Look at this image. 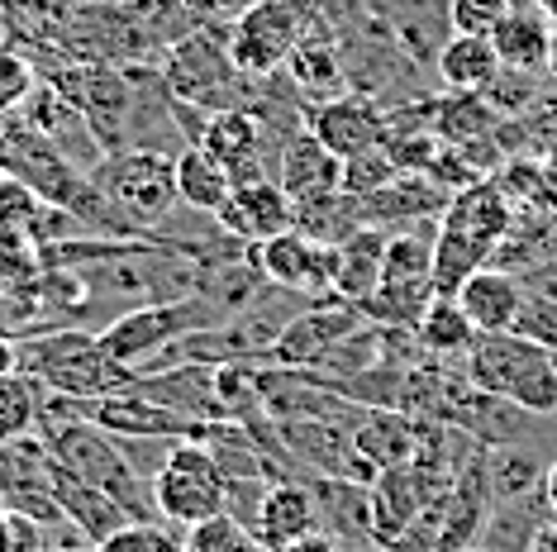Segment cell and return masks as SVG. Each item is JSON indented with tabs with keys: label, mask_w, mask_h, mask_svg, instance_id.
Listing matches in <instances>:
<instances>
[{
	"label": "cell",
	"mask_w": 557,
	"mask_h": 552,
	"mask_svg": "<svg viewBox=\"0 0 557 552\" xmlns=\"http://www.w3.org/2000/svg\"><path fill=\"white\" fill-rule=\"evenodd\" d=\"M39 410H44V386L29 372L0 376V443L39 429Z\"/></svg>",
	"instance_id": "cell-30"
},
{
	"label": "cell",
	"mask_w": 557,
	"mask_h": 552,
	"mask_svg": "<svg viewBox=\"0 0 557 552\" xmlns=\"http://www.w3.org/2000/svg\"><path fill=\"white\" fill-rule=\"evenodd\" d=\"M0 172L24 181L29 191H39L48 205H62V210H77L86 191H91V177H82V172L72 167L67 153H62L53 138L15 115L0 120Z\"/></svg>",
	"instance_id": "cell-9"
},
{
	"label": "cell",
	"mask_w": 557,
	"mask_h": 552,
	"mask_svg": "<svg viewBox=\"0 0 557 552\" xmlns=\"http://www.w3.org/2000/svg\"><path fill=\"white\" fill-rule=\"evenodd\" d=\"M276 186H282L296 205L324 200V196L344 191V158L329 153L310 129H290L282 153H276Z\"/></svg>",
	"instance_id": "cell-15"
},
{
	"label": "cell",
	"mask_w": 557,
	"mask_h": 552,
	"mask_svg": "<svg viewBox=\"0 0 557 552\" xmlns=\"http://www.w3.org/2000/svg\"><path fill=\"white\" fill-rule=\"evenodd\" d=\"M434 72L448 91H486L500 72V58L481 34H448L434 53Z\"/></svg>",
	"instance_id": "cell-24"
},
{
	"label": "cell",
	"mask_w": 557,
	"mask_h": 552,
	"mask_svg": "<svg viewBox=\"0 0 557 552\" xmlns=\"http://www.w3.org/2000/svg\"><path fill=\"white\" fill-rule=\"evenodd\" d=\"M230 191H234V177L200 143H186L176 153V196H182V205L200 210V215H220Z\"/></svg>",
	"instance_id": "cell-26"
},
{
	"label": "cell",
	"mask_w": 557,
	"mask_h": 552,
	"mask_svg": "<svg viewBox=\"0 0 557 552\" xmlns=\"http://www.w3.org/2000/svg\"><path fill=\"white\" fill-rule=\"evenodd\" d=\"M519 300H524V281H519L510 267H500V262H486V267H476L458 286V305L467 310V319L476 324V334H505V329H515Z\"/></svg>",
	"instance_id": "cell-20"
},
{
	"label": "cell",
	"mask_w": 557,
	"mask_h": 552,
	"mask_svg": "<svg viewBox=\"0 0 557 552\" xmlns=\"http://www.w3.org/2000/svg\"><path fill=\"white\" fill-rule=\"evenodd\" d=\"M262 129H268L262 115H252L248 105H230V110L206 115V129H200L196 143L206 148V153L220 162L238 186V181L262 177Z\"/></svg>",
	"instance_id": "cell-16"
},
{
	"label": "cell",
	"mask_w": 557,
	"mask_h": 552,
	"mask_svg": "<svg viewBox=\"0 0 557 552\" xmlns=\"http://www.w3.org/2000/svg\"><path fill=\"white\" fill-rule=\"evenodd\" d=\"M362 200V224L376 229H405L414 219H438L448 210V191L429 177V172H400L396 181H386L382 191L358 196Z\"/></svg>",
	"instance_id": "cell-17"
},
{
	"label": "cell",
	"mask_w": 557,
	"mask_h": 552,
	"mask_svg": "<svg viewBox=\"0 0 557 552\" xmlns=\"http://www.w3.org/2000/svg\"><path fill=\"white\" fill-rule=\"evenodd\" d=\"M382 258H386V229L362 224L344 243H334V300L362 305L382 281Z\"/></svg>",
	"instance_id": "cell-22"
},
{
	"label": "cell",
	"mask_w": 557,
	"mask_h": 552,
	"mask_svg": "<svg viewBox=\"0 0 557 552\" xmlns=\"http://www.w3.org/2000/svg\"><path fill=\"white\" fill-rule=\"evenodd\" d=\"M534 5H539V10H543V15H548V20L557 24V0H534Z\"/></svg>",
	"instance_id": "cell-43"
},
{
	"label": "cell",
	"mask_w": 557,
	"mask_h": 552,
	"mask_svg": "<svg viewBox=\"0 0 557 552\" xmlns=\"http://www.w3.org/2000/svg\"><path fill=\"white\" fill-rule=\"evenodd\" d=\"M206 324H220V315H214V305L196 291V296L148 300V305L124 310V315L110 319L96 338H100V348L120 362V367H129L138 376L148 367V357H153V353H162V348L176 343L182 334L206 329Z\"/></svg>",
	"instance_id": "cell-6"
},
{
	"label": "cell",
	"mask_w": 557,
	"mask_h": 552,
	"mask_svg": "<svg viewBox=\"0 0 557 552\" xmlns=\"http://www.w3.org/2000/svg\"><path fill=\"white\" fill-rule=\"evenodd\" d=\"M34 86H39L34 62L24 53H15V48H0V120L15 115L24 100L34 96Z\"/></svg>",
	"instance_id": "cell-36"
},
{
	"label": "cell",
	"mask_w": 557,
	"mask_h": 552,
	"mask_svg": "<svg viewBox=\"0 0 557 552\" xmlns=\"http://www.w3.org/2000/svg\"><path fill=\"white\" fill-rule=\"evenodd\" d=\"M244 72L234 67L230 43H214L210 34H186L172 43L168 67H162V91L182 105H200L206 115L238 105L234 86Z\"/></svg>",
	"instance_id": "cell-10"
},
{
	"label": "cell",
	"mask_w": 557,
	"mask_h": 552,
	"mask_svg": "<svg viewBox=\"0 0 557 552\" xmlns=\"http://www.w3.org/2000/svg\"><path fill=\"white\" fill-rule=\"evenodd\" d=\"M434 296V238H424L420 229H386L382 281L358 310L372 324L414 329V319L424 315V305Z\"/></svg>",
	"instance_id": "cell-5"
},
{
	"label": "cell",
	"mask_w": 557,
	"mask_h": 552,
	"mask_svg": "<svg viewBox=\"0 0 557 552\" xmlns=\"http://www.w3.org/2000/svg\"><path fill=\"white\" fill-rule=\"evenodd\" d=\"M44 552H91V548H44Z\"/></svg>",
	"instance_id": "cell-44"
},
{
	"label": "cell",
	"mask_w": 557,
	"mask_h": 552,
	"mask_svg": "<svg viewBox=\"0 0 557 552\" xmlns=\"http://www.w3.org/2000/svg\"><path fill=\"white\" fill-rule=\"evenodd\" d=\"M220 229L238 238V243H268V238L296 229V200H290L276 177H258V181H238L230 200L220 205Z\"/></svg>",
	"instance_id": "cell-14"
},
{
	"label": "cell",
	"mask_w": 557,
	"mask_h": 552,
	"mask_svg": "<svg viewBox=\"0 0 557 552\" xmlns=\"http://www.w3.org/2000/svg\"><path fill=\"white\" fill-rule=\"evenodd\" d=\"M67 219H72V210L48 205L39 191H29L24 181L0 172V234H20L34 248H44V243H53V224H67Z\"/></svg>",
	"instance_id": "cell-25"
},
{
	"label": "cell",
	"mask_w": 557,
	"mask_h": 552,
	"mask_svg": "<svg viewBox=\"0 0 557 552\" xmlns=\"http://www.w3.org/2000/svg\"><path fill=\"white\" fill-rule=\"evenodd\" d=\"M91 552H186V534L168 519H129Z\"/></svg>",
	"instance_id": "cell-31"
},
{
	"label": "cell",
	"mask_w": 557,
	"mask_h": 552,
	"mask_svg": "<svg viewBox=\"0 0 557 552\" xmlns=\"http://www.w3.org/2000/svg\"><path fill=\"white\" fill-rule=\"evenodd\" d=\"M515 5H519V0H515Z\"/></svg>",
	"instance_id": "cell-45"
},
{
	"label": "cell",
	"mask_w": 557,
	"mask_h": 552,
	"mask_svg": "<svg viewBox=\"0 0 557 552\" xmlns=\"http://www.w3.org/2000/svg\"><path fill=\"white\" fill-rule=\"evenodd\" d=\"M86 177L120 210V219L134 234L158 229L182 205V196H176V158L162 153V148H120V153H106L96 162V172H86Z\"/></svg>",
	"instance_id": "cell-3"
},
{
	"label": "cell",
	"mask_w": 557,
	"mask_h": 552,
	"mask_svg": "<svg viewBox=\"0 0 557 552\" xmlns=\"http://www.w3.org/2000/svg\"><path fill=\"white\" fill-rule=\"evenodd\" d=\"M324 0H252L230 29V58L244 77H272L314 24Z\"/></svg>",
	"instance_id": "cell-8"
},
{
	"label": "cell",
	"mask_w": 557,
	"mask_h": 552,
	"mask_svg": "<svg viewBox=\"0 0 557 552\" xmlns=\"http://www.w3.org/2000/svg\"><path fill=\"white\" fill-rule=\"evenodd\" d=\"M548 77L557 81V24H553V43H548Z\"/></svg>",
	"instance_id": "cell-42"
},
{
	"label": "cell",
	"mask_w": 557,
	"mask_h": 552,
	"mask_svg": "<svg viewBox=\"0 0 557 552\" xmlns=\"http://www.w3.org/2000/svg\"><path fill=\"white\" fill-rule=\"evenodd\" d=\"M462 376L529 414H557V353L529 343L524 334H476L462 353Z\"/></svg>",
	"instance_id": "cell-1"
},
{
	"label": "cell",
	"mask_w": 557,
	"mask_h": 552,
	"mask_svg": "<svg viewBox=\"0 0 557 552\" xmlns=\"http://www.w3.org/2000/svg\"><path fill=\"white\" fill-rule=\"evenodd\" d=\"M276 552H344V548H338V538H334V534L314 529V534L296 538V543H286V548H276Z\"/></svg>",
	"instance_id": "cell-38"
},
{
	"label": "cell",
	"mask_w": 557,
	"mask_h": 552,
	"mask_svg": "<svg viewBox=\"0 0 557 552\" xmlns=\"http://www.w3.org/2000/svg\"><path fill=\"white\" fill-rule=\"evenodd\" d=\"M534 552H557V519H548V524H543V534H539Z\"/></svg>",
	"instance_id": "cell-41"
},
{
	"label": "cell",
	"mask_w": 557,
	"mask_h": 552,
	"mask_svg": "<svg viewBox=\"0 0 557 552\" xmlns=\"http://www.w3.org/2000/svg\"><path fill=\"white\" fill-rule=\"evenodd\" d=\"M48 491H53V500L62 505V514H67V524L77 529L86 543H100V538H110L120 529V524H129V514H124V505H115L106 491H96V486H86L82 476H72L62 462H53V453H48Z\"/></svg>",
	"instance_id": "cell-19"
},
{
	"label": "cell",
	"mask_w": 557,
	"mask_h": 552,
	"mask_svg": "<svg viewBox=\"0 0 557 552\" xmlns=\"http://www.w3.org/2000/svg\"><path fill=\"white\" fill-rule=\"evenodd\" d=\"M539 77H543V72H515V67H500V72H496V81H491L481 96H486L491 105H496V115H500V120L524 115V110H534V105H539Z\"/></svg>",
	"instance_id": "cell-34"
},
{
	"label": "cell",
	"mask_w": 557,
	"mask_h": 552,
	"mask_svg": "<svg viewBox=\"0 0 557 552\" xmlns=\"http://www.w3.org/2000/svg\"><path fill=\"white\" fill-rule=\"evenodd\" d=\"M186 552H268L258 543V534L248 524H238L234 514H214V519L186 529Z\"/></svg>",
	"instance_id": "cell-32"
},
{
	"label": "cell",
	"mask_w": 557,
	"mask_h": 552,
	"mask_svg": "<svg viewBox=\"0 0 557 552\" xmlns=\"http://www.w3.org/2000/svg\"><path fill=\"white\" fill-rule=\"evenodd\" d=\"M548 43H553V20L543 15L534 0L510 5V15L491 34L500 67H515V72H548Z\"/></svg>",
	"instance_id": "cell-21"
},
{
	"label": "cell",
	"mask_w": 557,
	"mask_h": 552,
	"mask_svg": "<svg viewBox=\"0 0 557 552\" xmlns=\"http://www.w3.org/2000/svg\"><path fill=\"white\" fill-rule=\"evenodd\" d=\"M286 72H290V86H296L310 105H314V100H329V96H344V86H348L344 58H338V48L329 43L314 24L300 34V43L290 48Z\"/></svg>",
	"instance_id": "cell-23"
},
{
	"label": "cell",
	"mask_w": 557,
	"mask_h": 552,
	"mask_svg": "<svg viewBox=\"0 0 557 552\" xmlns=\"http://www.w3.org/2000/svg\"><path fill=\"white\" fill-rule=\"evenodd\" d=\"M476 338V324L467 319L458 296H434L424 305V315L414 319V343L434 357H462Z\"/></svg>",
	"instance_id": "cell-27"
},
{
	"label": "cell",
	"mask_w": 557,
	"mask_h": 552,
	"mask_svg": "<svg viewBox=\"0 0 557 552\" xmlns=\"http://www.w3.org/2000/svg\"><path fill=\"white\" fill-rule=\"evenodd\" d=\"M510 5H515V0H448V29L491 39V34H496V24L510 15Z\"/></svg>",
	"instance_id": "cell-37"
},
{
	"label": "cell",
	"mask_w": 557,
	"mask_h": 552,
	"mask_svg": "<svg viewBox=\"0 0 557 552\" xmlns=\"http://www.w3.org/2000/svg\"><path fill=\"white\" fill-rule=\"evenodd\" d=\"M248 529L258 534V543L268 552L314 534L320 529V500H314V486H306V481H272L268 491H262L258 514H252Z\"/></svg>",
	"instance_id": "cell-18"
},
{
	"label": "cell",
	"mask_w": 557,
	"mask_h": 552,
	"mask_svg": "<svg viewBox=\"0 0 557 552\" xmlns=\"http://www.w3.org/2000/svg\"><path fill=\"white\" fill-rule=\"evenodd\" d=\"M543 472H548V462H543L539 453H529V448H519V443H496L486 453V481H491V495L496 500L539 495Z\"/></svg>",
	"instance_id": "cell-28"
},
{
	"label": "cell",
	"mask_w": 557,
	"mask_h": 552,
	"mask_svg": "<svg viewBox=\"0 0 557 552\" xmlns=\"http://www.w3.org/2000/svg\"><path fill=\"white\" fill-rule=\"evenodd\" d=\"M20 372H29L44 391L67 396V400H100L134 381V372L120 367L100 348V338L82 329L34 334L29 343H20Z\"/></svg>",
	"instance_id": "cell-2"
},
{
	"label": "cell",
	"mask_w": 557,
	"mask_h": 552,
	"mask_svg": "<svg viewBox=\"0 0 557 552\" xmlns=\"http://www.w3.org/2000/svg\"><path fill=\"white\" fill-rule=\"evenodd\" d=\"M252 267L268 276L272 286H282V291H324V296H334V248L314 243V238L300 234V229H286V234L268 238V243H258Z\"/></svg>",
	"instance_id": "cell-13"
},
{
	"label": "cell",
	"mask_w": 557,
	"mask_h": 552,
	"mask_svg": "<svg viewBox=\"0 0 557 552\" xmlns=\"http://www.w3.org/2000/svg\"><path fill=\"white\" fill-rule=\"evenodd\" d=\"M515 334H524L529 343L557 353V291H524L515 315Z\"/></svg>",
	"instance_id": "cell-35"
},
{
	"label": "cell",
	"mask_w": 557,
	"mask_h": 552,
	"mask_svg": "<svg viewBox=\"0 0 557 552\" xmlns=\"http://www.w3.org/2000/svg\"><path fill=\"white\" fill-rule=\"evenodd\" d=\"M48 86L82 115L86 134L100 143V158L129 148L124 143V129L134 124V91H129V77H124L115 62H86V58L67 62L62 72H53Z\"/></svg>",
	"instance_id": "cell-7"
},
{
	"label": "cell",
	"mask_w": 557,
	"mask_h": 552,
	"mask_svg": "<svg viewBox=\"0 0 557 552\" xmlns=\"http://www.w3.org/2000/svg\"><path fill=\"white\" fill-rule=\"evenodd\" d=\"M362 324H367V315H362L358 305L329 296L324 305H310V310H300V315H290L282 324V334H276L272 348H268V362H276V367L314 372L329 348L344 343V338L352 329H362Z\"/></svg>",
	"instance_id": "cell-11"
},
{
	"label": "cell",
	"mask_w": 557,
	"mask_h": 552,
	"mask_svg": "<svg viewBox=\"0 0 557 552\" xmlns=\"http://www.w3.org/2000/svg\"><path fill=\"white\" fill-rule=\"evenodd\" d=\"M296 229L310 234L314 243H344L348 234L362 229V200L348 191H334L324 200H310V205H296Z\"/></svg>",
	"instance_id": "cell-29"
},
{
	"label": "cell",
	"mask_w": 557,
	"mask_h": 552,
	"mask_svg": "<svg viewBox=\"0 0 557 552\" xmlns=\"http://www.w3.org/2000/svg\"><path fill=\"white\" fill-rule=\"evenodd\" d=\"M153 505L158 519L176 524V529H196L214 514H230V476L210 453V443L186 438V443L168 448L162 467L153 472Z\"/></svg>",
	"instance_id": "cell-4"
},
{
	"label": "cell",
	"mask_w": 557,
	"mask_h": 552,
	"mask_svg": "<svg viewBox=\"0 0 557 552\" xmlns=\"http://www.w3.org/2000/svg\"><path fill=\"white\" fill-rule=\"evenodd\" d=\"M396 177H400V167H396V158H391L386 143L362 148V153L344 158V191L348 196H372V191H382V186L396 181Z\"/></svg>",
	"instance_id": "cell-33"
},
{
	"label": "cell",
	"mask_w": 557,
	"mask_h": 552,
	"mask_svg": "<svg viewBox=\"0 0 557 552\" xmlns=\"http://www.w3.org/2000/svg\"><path fill=\"white\" fill-rule=\"evenodd\" d=\"M306 129L320 138L329 153L352 158V153H362V148L386 143V110L376 105L372 96L344 91V96H329V100L306 105Z\"/></svg>",
	"instance_id": "cell-12"
},
{
	"label": "cell",
	"mask_w": 557,
	"mask_h": 552,
	"mask_svg": "<svg viewBox=\"0 0 557 552\" xmlns=\"http://www.w3.org/2000/svg\"><path fill=\"white\" fill-rule=\"evenodd\" d=\"M543 505H548V514L557 519V457L548 462V472H543Z\"/></svg>",
	"instance_id": "cell-39"
},
{
	"label": "cell",
	"mask_w": 557,
	"mask_h": 552,
	"mask_svg": "<svg viewBox=\"0 0 557 552\" xmlns=\"http://www.w3.org/2000/svg\"><path fill=\"white\" fill-rule=\"evenodd\" d=\"M5 372H20V343H10V338L0 334V376Z\"/></svg>",
	"instance_id": "cell-40"
}]
</instances>
